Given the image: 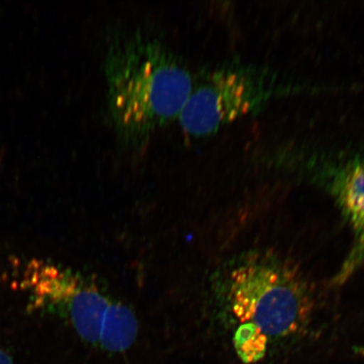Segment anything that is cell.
Listing matches in <instances>:
<instances>
[{
	"mask_svg": "<svg viewBox=\"0 0 364 364\" xmlns=\"http://www.w3.org/2000/svg\"><path fill=\"white\" fill-rule=\"evenodd\" d=\"M234 341L241 360L245 363H254L265 355L268 340L257 332L238 328Z\"/></svg>",
	"mask_w": 364,
	"mask_h": 364,
	"instance_id": "7",
	"label": "cell"
},
{
	"mask_svg": "<svg viewBox=\"0 0 364 364\" xmlns=\"http://www.w3.org/2000/svg\"><path fill=\"white\" fill-rule=\"evenodd\" d=\"M230 299L240 328L267 340L295 334L312 311L311 292L303 277L289 264L272 257H252L236 268Z\"/></svg>",
	"mask_w": 364,
	"mask_h": 364,
	"instance_id": "2",
	"label": "cell"
},
{
	"mask_svg": "<svg viewBox=\"0 0 364 364\" xmlns=\"http://www.w3.org/2000/svg\"><path fill=\"white\" fill-rule=\"evenodd\" d=\"M364 267V229L358 233L357 240L346 257L343 266L335 277L336 284H343L358 270Z\"/></svg>",
	"mask_w": 364,
	"mask_h": 364,
	"instance_id": "8",
	"label": "cell"
},
{
	"mask_svg": "<svg viewBox=\"0 0 364 364\" xmlns=\"http://www.w3.org/2000/svg\"><path fill=\"white\" fill-rule=\"evenodd\" d=\"M138 324L129 308L122 304H110L105 315L99 343L112 352L124 351L136 338Z\"/></svg>",
	"mask_w": 364,
	"mask_h": 364,
	"instance_id": "6",
	"label": "cell"
},
{
	"mask_svg": "<svg viewBox=\"0 0 364 364\" xmlns=\"http://www.w3.org/2000/svg\"><path fill=\"white\" fill-rule=\"evenodd\" d=\"M110 304L97 290L78 286L68 294L57 309L68 312V316L82 338L98 343L105 315Z\"/></svg>",
	"mask_w": 364,
	"mask_h": 364,
	"instance_id": "5",
	"label": "cell"
},
{
	"mask_svg": "<svg viewBox=\"0 0 364 364\" xmlns=\"http://www.w3.org/2000/svg\"><path fill=\"white\" fill-rule=\"evenodd\" d=\"M292 90L263 68L222 63L195 75L192 91L177 121L186 135L204 138Z\"/></svg>",
	"mask_w": 364,
	"mask_h": 364,
	"instance_id": "3",
	"label": "cell"
},
{
	"mask_svg": "<svg viewBox=\"0 0 364 364\" xmlns=\"http://www.w3.org/2000/svg\"><path fill=\"white\" fill-rule=\"evenodd\" d=\"M103 73L109 124L121 146L135 153L178 119L195 79L169 45L142 30L113 36Z\"/></svg>",
	"mask_w": 364,
	"mask_h": 364,
	"instance_id": "1",
	"label": "cell"
},
{
	"mask_svg": "<svg viewBox=\"0 0 364 364\" xmlns=\"http://www.w3.org/2000/svg\"><path fill=\"white\" fill-rule=\"evenodd\" d=\"M0 364H16L10 355L0 349Z\"/></svg>",
	"mask_w": 364,
	"mask_h": 364,
	"instance_id": "9",
	"label": "cell"
},
{
	"mask_svg": "<svg viewBox=\"0 0 364 364\" xmlns=\"http://www.w3.org/2000/svg\"><path fill=\"white\" fill-rule=\"evenodd\" d=\"M331 171V192L358 233L364 229V157L350 159Z\"/></svg>",
	"mask_w": 364,
	"mask_h": 364,
	"instance_id": "4",
	"label": "cell"
}]
</instances>
